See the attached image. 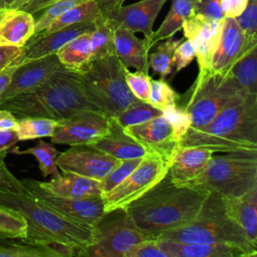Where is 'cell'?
Masks as SVG:
<instances>
[{
	"label": "cell",
	"mask_w": 257,
	"mask_h": 257,
	"mask_svg": "<svg viewBox=\"0 0 257 257\" xmlns=\"http://www.w3.org/2000/svg\"><path fill=\"white\" fill-rule=\"evenodd\" d=\"M151 77L149 73L137 70L132 72L125 68V81L132 93L140 100L149 103Z\"/></svg>",
	"instance_id": "obj_41"
},
{
	"label": "cell",
	"mask_w": 257,
	"mask_h": 257,
	"mask_svg": "<svg viewBox=\"0 0 257 257\" xmlns=\"http://www.w3.org/2000/svg\"><path fill=\"white\" fill-rule=\"evenodd\" d=\"M168 171V161L159 155L147 153L137 168L120 184L101 197L105 213L116 209H125L158 184Z\"/></svg>",
	"instance_id": "obj_10"
},
{
	"label": "cell",
	"mask_w": 257,
	"mask_h": 257,
	"mask_svg": "<svg viewBox=\"0 0 257 257\" xmlns=\"http://www.w3.org/2000/svg\"><path fill=\"white\" fill-rule=\"evenodd\" d=\"M183 39L167 38L157 46L154 52L149 54V66L163 79L172 72L175 51Z\"/></svg>",
	"instance_id": "obj_35"
},
{
	"label": "cell",
	"mask_w": 257,
	"mask_h": 257,
	"mask_svg": "<svg viewBox=\"0 0 257 257\" xmlns=\"http://www.w3.org/2000/svg\"><path fill=\"white\" fill-rule=\"evenodd\" d=\"M168 0H141L137 3L114 9L104 16L113 29L123 28L131 32H141L148 39L153 33L154 22Z\"/></svg>",
	"instance_id": "obj_16"
},
{
	"label": "cell",
	"mask_w": 257,
	"mask_h": 257,
	"mask_svg": "<svg viewBox=\"0 0 257 257\" xmlns=\"http://www.w3.org/2000/svg\"><path fill=\"white\" fill-rule=\"evenodd\" d=\"M15 0H5V7H10Z\"/></svg>",
	"instance_id": "obj_56"
},
{
	"label": "cell",
	"mask_w": 257,
	"mask_h": 257,
	"mask_svg": "<svg viewBox=\"0 0 257 257\" xmlns=\"http://www.w3.org/2000/svg\"><path fill=\"white\" fill-rule=\"evenodd\" d=\"M8 150L0 151V194H20L25 191L22 180L16 178L8 169L5 159Z\"/></svg>",
	"instance_id": "obj_42"
},
{
	"label": "cell",
	"mask_w": 257,
	"mask_h": 257,
	"mask_svg": "<svg viewBox=\"0 0 257 257\" xmlns=\"http://www.w3.org/2000/svg\"><path fill=\"white\" fill-rule=\"evenodd\" d=\"M224 19L214 20L193 13L182 26L184 38L189 39L195 48L199 70L211 68L212 58L220 41Z\"/></svg>",
	"instance_id": "obj_14"
},
{
	"label": "cell",
	"mask_w": 257,
	"mask_h": 257,
	"mask_svg": "<svg viewBox=\"0 0 257 257\" xmlns=\"http://www.w3.org/2000/svg\"><path fill=\"white\" fill-rule=\"evenodd\" d=\"M157 239L184 243L225 244L242 249L248 257L257 254L243 229L229 215L224 196L209 192L195 218L184 226L160 234Z\"/></svg>",
	"instance_id": "obj_5"
},
{
	"label": "cell",
	"mask_w": 257,
	"mask_h": 257,
	"mask_svg": "<svg viewBox=\"0 0 257 257\" xmlns=\"http://www.w3.org/2000/svg\"><path fill=\"white\" fill-rule=\"evenodd\" d=\"M100 14L101 12L95 0H83L55 19L42 32H53L65 26L84 21L93 22Z\"/></svg>",
	"instance_id": "obj_32"
},
{
	"label": "cell",
	"mask_w": 257,
	"mask_h": 257,
	"mask_svg": "<svg viewBox=\"0 0 257 257\" xmlns=\"http://www.w3.org/2000/svg\"><path fill=\"white\" fill-rule=\"evenodd\" d=\"M5 8V0H0V13Z\"/></svg>",
	"instance_id": "obj_55"
},
{
	"label": "cell",
	"mask_w": 257,
	"mask_h": 257,
	"mask_svg": "<svg viewBox=\"0 0 257 257\" xmlns=\"http://www.w3.org/2000/svg\"><path fill=\"white\" fill-rule=\"evenodd\" d=\"M194 13L214 20L225 18L221 9V0H197Z\"/></svg>",
	"instance_id": "obj_47"
},
{
	"label": "cell",
	"mask_w": 257,
	"mask_h": 257,
	"mask_svg": "<svg viewBox=\"0 0 257 257\" xmlns=\"http://www.w3.org/2000/svg\"><path fill=\"white\" fill-rule=\"evenodd\" d=\"M22 51L23 47L0 45V71L18 59Z\"/></svg>",
	"instance_id": "obj_49"
},
{
	"label": "cell",
	"mask_w": 257,
	"mask_h": 257,
	"mask_svg": "<svg viewBox=\"0 0 257 257\" xmlns=\"http://www.w3.org/2000/svg\"><path fill=\"white\" fill-rule=\"evenodd\" d=\"M125 68L116 54H112L89 60L78 69L86 98L108 117L116 116L142 101L132 93L126 84Z\"/></svg>",
	"instance_id": "obj_6"
},
{
	"label": "cell",
	"mask_w": 257,
	"mask_h": 257,
	"mask_svg": "<svg viewBox=\"0 0 257 257\" xmlns=\"http://www.w3.org/2000/svg\"><path fill=\"white\" fill-rule=\"evenodd\" d=\"M227 211L243 229L250 241L257 245V184L239 197H225Z\"/></svg>",
	"instance_id": "obj_25"
},
{
	"label": "cell",
	"mask_w": 257,
	"mask_h": 257,
	"mask_svg": "<svg viewBox=\"0 0 257 257\" xmlns=\"http://www.w3.org/2000/svg\"><path fill=\"white\" fill-rule=\"evenodd\" d=\"M163 112H164V115L171 122L174 130L175 137L180 143V141L188 132L191 125V119L189 114L182 107L178 105L167 108Z\"/></svg>",
	"instance_id": "obj_44"
},
{
	"label": "cell",
	"mask_w": 257,
	"mask_h": 257,
	"mask_svg": "<svg viewBox=\"0 0 257 257\" xmlns=\"http://www.w3.org/2000/svg\"><path fill=\"white\" fill-rule=\"evenodd\" d=\"M17 118L39 116L54 120L65 119L81 110L99 111L87 98L78 70L60 65L38 88L0 102Z\"/></svg>",
	"instance_id": "obj_2"
},
{
	"label": "cell",
	"mask_w": 257,
	"mask_h": 257,
	"mask_svg": "<svg viewBox=\"0 0 257 257\" xmlns=\"http://www.w3.org/2000/svg\"><path fill=\"white\" fill-rule=\"evenodd\" d=\"M247 3L248 0H221V9L224 17L236 18L244 11Z\"/></svg>",
	"instance_id": "obj_48"
},
{
	"label": "cell",
	"mask_w": 257,
	"mask_h": 257,
	"mask_svg": "<svg viewBox=\"0 0 257 257\" xmlns=\"http://www.w3.org/2000/svg\"><path fill=\"white\" fill-rule=\"evenodd\" d=\"M94 29L90 33L91 57L92 59L102 58L115 54L113 41V28L107 18L100 14L94 21Z\"/></svg>",
	"instance_id": "obj_31"
},
{
	"label": "cell",
	"mask_w": 257,
	"mask_h": 257,
	"mask_svg": "<svg viewBox=\"0 0 257 257\" xmlns=\"http://www.w3.org/2000/svg\"><path fill=\"white\" fill-rule=\"evenodd\" d=\"M234 19L249 40L257 41V0H248L244 11Z\"/></svg>",
	"instance_id": "obj_43"
},
{
	"label": "cell",
	"mask_w": 257,
	"mask_h": 257,
	"mask_svg": "<svg viewBox=\"0 0 257 257\" xmlns=\"http://www.w3.org/2000/svg\"><path fill=\"white\" fill-rule=\"evenodd\" d=\"M257 184V150L226 153L210 159L188 186L225 197H239Z\"/></svg>",
	"instance_id": "obj_7"
},
{
	"label": "cell",
	"mask_w": 257,
	"mask_h": 257,
	"mask_svg": "<svg viewBox=\"0 0 257 257\" xmlns=\"http://www.w3.org/2000/svg\"><path fill=\"white\" fill-rule=\"evenodd\" d=\"M197 0H172V6L165 20L158 30L153 31L150 38L146 39L148 48L151 49L158 42L173 37L176 32L182 29L184 22L194 13Z\"/></svg>",
	"instance_id": "obj_28"
},
{
	"label": "cell",
	"mask_w": 257,
	"mask_h": 257,
	"mask_svg": "<svg viewBox=\"0 0 257 257\" xmlns=\"http://www.w3.org/2000/svg\"><path fill=\"white\" fill-rule=\"evenodd\" d=\"M239 86L250 94H257V46L248 50L229 70Z\"/></svg>",
	"instance_id": "obj_30"
},
{
	"label": "cell",
	"mask_w": 257,
	"mask_h": 257,
	"mask_svg": "<svg viewBox=\"0 0 257 257\" xmlns=\"http://www.w3.org/2000/svg\"><path fill=\"white\" fill-rule=\"evenodd\" d=\"M18 141L19 140L14 130L0 131V151L10 150Z\"/></svg>",
	"instance_id": "obj_51"
},
{
	"label": "cell",
	"mask_w": 257,
	"mask_h": 257,
	"mask_svg": "<svg viewBox=\"0 0 257 257\" xmlns=\"http://www.w3.org/2000/svg\"><path fill=\"white\" fill-rule=\"evenodd\" d=\"M87 146L119 161L143 158L147 154L142 144L133 137L125 127L120 125L113 116H109V124L106 134Z\"/></svg>",
	"instance_id": "obj_21"
},
{
	"label": "cell",
	"mask_w": 257,
	"mask_h": 257,
	"mask_svg": "<svg viewBox=\"0 0 257 257\" xmlns=\"http://www.w3.org/2000/svg\"><path fill=\"white\" fill-rule=\"evenodd\" d=\"M98 4L99 10L102 15H105L114 9L120 7L125 0H95Z\"/></svg>",
	"instance_id": "obj_53"
},
{
	"label": "cell",
	"mask_w": 257,
	"mask_h": 257,
	"mask_svg": "<svg viewBox=\"0 0 257 257\" xmlns=\"http://www.w3.org/2000/svg\"><path fill=\"white\" fill-rule=\"evenodd\" d=\"M37 0H15L12 4H11V8H15V9H21L24 10L26 12L31 13L32 12V8L34 6V4L36 3Z\"/></svg>",
	"instance_id": "obj_54"
},
{
	"label": "cell",
	"mask_w": 257,
	"mask_h": 257,
	"mask_svg": "<svg viewBox=\"0 0 257 257\" xmlns=\"http://www.w3.org/2000/svg\"><path fill=\"white\" fill-rule=\"evenodd\" d=\"M125 128L142 144L147 153L159 155L169 163L179 146L173 126L164 114Z\"/></svg>",
	"instance_id": "obj_17"
},
{
	"label": "cell",
	"mask_w": 257,
	"mask_h": 257,
	"mask_svg": "<svg viewBox=\"0 0 257 257\" xmlns=\"http://www.w3.org/2000/svg\"><path fill=\"white\" fill-rule=\"evenodd\" d=\"M108 124L109 117L102 112L81 110L59 120L50 139L59 145H89L106 134Z\"/></svg>",
	"instance_id": "obj_12"
},
{
	"label": "cell",
	"mask_w": 257,
	"mask_h": 257,
	"mask_svg": "<svg viewBox=\"0 0 257 257\" xmlns=\"http://www.w3.org/2000/svg\"><path fill=\"white\" fill-rule=\"evenodd\" d=\"M8 151H10V153L12 154L33 156L38 162V167L43 178H46L48 176L57 177L60 175L59 169L56 164V158L59 155V152L51 144L43 140H39L34 147L28 148L23 151L18 150V148H11V150Z\"/></svg>",
	"instance_id": "obj_33"
},
{
	"label": "cell",
	"mask_w": 257,
	"mask_h": 257,
	"mask_svg": "<svg viewBox=\"0 0 257 257\" xmlns=\"http://www.w3.org/2000/svg\"><path fill=\"white\" fill-rule=\"evenodd\" d=\"M27 233V222L18 211L0 204V238L24 239Z\"/></svg>",
	"instance_id": "obj_36"
},
{
	"label": "cell",
	"mask_w": 257,
	"mask_h": 257,
	"mask_svg": "<svg viewBox=\"0 0 257 257\" xmlns=\"http://www.w3.org/2000/svg\"><path fill=\"white\" fill-rule=\"evenodd\" d=\"M120 161L87 145L71 146L56 158L58 169L97 181L102 180Z\"/></svg>",
	"instance_id": "obj_13"
},
{
	"label": "cell",
	"mask_w": 257,
	"mask_h": 257,
	"mask_svg": "<svg viewBox=\"0 0 257 257\" xmlns=\"http://www.w3.org/2000/svg\"><path fill=\"white\" fill-rule=\"evenodd\" d=\"M124 257H170L159 245L157 238L143 241L134 246Z\"/></svg>",
	"instance_id": "obj_45"
},
{
	"label": "cell",
	"mask_w": 257,
	"mask_h": 257,
	"mask_svg": "<svg viewBox=\"0 0 257 257\" xmlns=\"http://www.w3.org/2000/svg\"><path fill=\"white\" fill-rule=\"evenodd\" d=\"M179 146L201 147L213 153L257 150V94L223 108L200 130H188Z\"/></svg>",
	"instance_id": "obj_3"
},
{
	"label": "cell",
	"mask_w": 257,
	"mask_h": 257,
	"mask_svg": "<svg viewBox=\"0 0 257 257\" xmlns=\"http://www.w3.org/2000/svg\"><path fill=\"white\" fill-rule=\"evenodd\" d=\"M77 256V251L59 243L43 244L20 240L0 244V257H69Z\"/></svg>",
	"instance_id": "obj_27"
},
{
	"label": "cell",
	"mask_w": 257,
	"mask_h": 257,
	"mask_svg": "<svg viewBox=\"0 0 257 257\" xmlns=\"http://www.w3.org/2000/svg\"><path fill=\"white\" fill-rule=\"evenodd\" d=\"M38 184L43 189L65 198L89 199L101 197L99 181L73 173L62 172V174L53 177L50 181H38Z\"/></svg>",
	"instance_id": "obj_23"
},
{
	"label": "cell",
	"mask_w": 257,
	"mask_h": 257,
	"mask_svg": "<svg viewBox=\"0 0 257 257\" xmlns=\"http://www.w3.org/2000/svg\"><path fill=\"white\" fill-rule=\"evenodd\" d=\"M163 114L164 112L161 109L153 106L148 102L140 101L127 107L126 109H124L119 114L113 117L120 125H122L123 127H127L131 125L148 121L152 118H155Z\"/></svg>",
	"instance_id": "obj_37"
},
{
	"label": "cell",
	"mask_w": 257,
	"mask_h": 257,
	"mask_svg": "<svg viewBox=\"0 0 257 257\" xmlns=\"http://www.w3.org/2000/svg\"><path fill=\"white\" fill-rule=\"evenodd\" d=\"M17 117L10 110L0 107V131L14 130L17 124Z\"/></svg>",
	"instance_id": "obj_50"
},
{
	"label": "cell",
	"mask_w": 257,
	"mask_h": 257,
	"mask_svg": "<svg viewBox=\"0 0 257 257\" xmlns=\"http://www.w3.org/2000/svg\"><path fill=\"white\" fill-rule=\"evenodd\" d=\"M93 29L94 22L84 21L65 26L53 32H40L34 34L23 46V51L20 57L13 63L18 64L27 60L56 54V52L67 42L84 32H91Z\"/></svg>",
	"instance_id": "obj_18"
},
{
	"label": "cell",
	"mask_w": 257,
	"mask_h": 257,
	"mask_svg": "<svg viewBox=\"0 0 257 257\" xmlns=\"http://www.w3.org/2000/svg\"><path fill=\"white\" fill-rule=\"evenodd\" d=\"M247 94L229 72L221 73L211 68L199 70L189 90L187 103L181 106L190 116L189 130L206 126L223 108Z\"/></svg>",
	"instance_id": "obj_8"
},
{
	"label": "cell",
	"mask_w": 257,
	"mask_h": 257,
	"mask_svg": "<svg viewBox=\"0 0 257 257\" xmlns=\"http://www.w3.org/2000/svg\"><path fill=\"white\" fill-rule=\"evenodd\" d=\"M0 204L21 213L27 222L24 239L32 243H59L79 253L91 244L93 226L78 223L60 216L37 202L25 189L20 194H0Z\"/></svg>",
	"instance_id": "obj_4"
},
{
	"label": "cell",
	"mask_w": 257,
	"mask_h": 257,
	"mask_svg": "<svg viewBox=\"0 0 257 257\" xmlns=\"http://www.w3.org/2000/svg\"><path fill=\"white\" fill-rule=\"evenodd\" d=\"M179 94L162 78L151 79L149 103L164 111L177 105Z\"/></svg>",
	"instance_id": "obj_38"
},
{
	"label": "cell",
	"mask_w": 257,
	"mask_h": 257,
	"mask_svg": "<svg viewBox=\"0 0 257 257\" xmlns=\"http://www.w3.org/2000/svg\"><path fill=\"white\" fill-rule=\"evenodd\" d=\"M196 58V51L192 42L186 38L178 45L174 55V65L176 66V72L188 66Z\"/></svg>",
	"instance_id": "obj_46"
},
{
	"label": "cell",
	"mask_w": 257,
	"mask_h": 257,
	"mask_svg": "<svg viewBox=\"0 0 257 257\" xmlns=\"http://www.w3.org/2000/svg\"><path fill=\"white\" fill-rule=\"evenodd\" d=\"M58 121L39 116H24L17 119L14 128L19 141H29L42 138H50Z\"/></svg>",
	"instance_id": "obj_34"
},
{
	"label": "cell",
	"mask_w": 257,
	"mask_h": 257,
	"mask_svg": "<svg viewBox=\"0 0 257 257\" xmlns=\"http://www.w3.org/2000/svg\"><path fill=\"white\" fill-rule=\"evenodd\" d=\"M15 67H16V64L11 63L10 65L6 66L4 69H2L0 71V100H1V97L4 93V91L6 90L7 86L10 83V80H11L12 74L15 70Z\"/></svg>",
	"instance_id": "obj_52"
},
{
	"label": "cell",
	"mask_w": 257,
	"mask_h": 257,
	"mask_svg": "<svg viewBox=\"0 0 257 257\" xmlns=\"http://www.w3.org/2000/svg\"><path fill=\"white\" fill-rule=\"evenodd\" d=\"M34 31L33 14L11 7H5L0 13V45L23 47Z\"/></svg>",
	"instance_id": "obj_22"
},
{
	"label": "cell",
	"mask_w": 257,
	"mask_h": 257,
	"mask_svg": "<svg viewBox=\"0 0 257 257\" xmlns=\"http://www.w3.org/2000/svg\"><path fill=\"white\" fill-rule=\"evenodd\" d=\"M82 1L83 0H57L45 7L40 11L42 12L41 15L35 20L34 34L45 30L55 19Z\"/></svg>",
	"instance_id": "obj_40"
},
{
	"label": "cell",
	"mask_w": 257,
	"mask_h": 257,
	"mask_svg": "<svg viewBox=\"0 0 257 257\" xmlns=\"http://www.w3.org/2000/svg\"><path fill=\"white\" fill-rule=\"evenodd\" d=\"M257 41L249 40L234 18L225 17L218 47L211 62V69L228 73L234 63L252 47Z\"/></svg>",
	"instance_id": "obj_19"
},
{
	"label": "cell",
	"mask_w": 257,
	"mask_h": 257,
	"mask_svg": "<svg viewBox=\"0 0 257 257\" xmlns=\"http://www.w3.org/2000/svg\"><path fill=\"white\" fill-rule=\"evenodd\" d=\"M160 247L170 257H248L240 248L225 244L184 243L157 239Z\"/></svg>",
	"instance_id": "obj_26"
},
{
	"label": "cell",
	"mask_w": 257,
	"mask_h": 257,
	"mask_svg": "<svg viewBox=\"0 0 257 257\" xmlns=\"http://www.w3.org/2000/svg\"><path fill=\"white\" fill-rule=\"evenodd\" d=\"M91 32H84L76 36L56 52L57 58L62 65L78 70L90 60Z\"/></svg>",
	"instance_id": "obj_29"
},
{
	"label": "cell",
	"mask_w": 257,
	"mask_h": 257,
	"mask_svg": "<svg viewBox=\"0 0 257 257\" xmlns=\"http://www.w3.org/2000/svg\"><path fill=\"white\" fill-rule=\"evenodd\" d=\"M93 228L91 244L78 256L124 257L137 244L156 238L140 229L125 209L106 212Z\"/></svg>",
	"instance_id": "obj_9"
},
{
	"label": "cell",
	"mask_w": 257,
	"mask_h": 257,
	"mask_svg": "<svg viewBox=\"0 0 257 257\" xmlns=\"http://www.w3.org/2000/svg\"><path fill=\"white\" fill-rule=\"evenodd\" d=\"M207 192L188 185L174 184L168 173L125 210L142 230L158 237L192 221L199 212Z\"/></svg>",
	"instance_id": "obj_1"
},
{
	"label": "cell",
	"mask_w": 257,
	"mask_h": 257,
	"mask_svg": "<svg viewBox=\"0 0 257 257\" xmlns=\"http://www.w3.org/2000/svg\"><path fill=\"white\" fill-rule=\"evenodd\" d=\"M141 161L142 158L120 161L102 180L99 181L101 197L120 184L137 168Z\"/></svg>",
	"instance_id": "obj_39"
},
{
	"label": "cell",
	"mask_w": 257,
	"mask_h": 257,
	"mask_svg": "<svg viewBox=\"0 0 257 257\" xmlns=\"http://www.w3.org/2000/svg\"><path fill=\"white\" fill-rule=\"evenodd\" d=\"M115 54L126 68L149 73V51L146 39H141L123 28L113 30Z\"/></svg>",
	"instance_id": "obj_24"
},
{
	"label": "cell",
	"mask_w": 257,
	"mask_h": 257,
	"mask_svg": "<svg viewBox=\"0 0 257 257\" xmlns=\"http://www.w3.org/2000/svg\"><path fill=\"white\" fill-rule=\"evenodd\" d=\"M213 154L206 148L178 146L169 163L171 181L179 186L188 185L203 172Z\"/></svg>",
	"instance_id": "obj_20"
},
{
	"label": "cell",
	"mask_w": 257,
	"mask_h": 257,
	"mask_svg": "<svg viewBox=\"0 0 257 257\" xmlns=\"http://www.w3.org/2000/svg\"><path fill=\"white\" fill-rule=\"evenodd\" d=\"M9 240H6V239H1L0 238V244H3V243H7Z\"/></svg>",
	"instance_id": "obj_57"
},
{
	"label": "cell",
	"mask_w": 257,
	"mask_h": 257,
	"mask_svg": "<svg viewBox=\"0 0 257 257\" xmlns=\"http://www.w3.org/2000/svg\"><path fill=\"white\" fill-rule=\"evenodd\" d=\"M60 65L61 63L56 54H50L16 64L10 83L4 91L0 102L38 88Z\"/></svg>",
	"instance_id": "obj_15"
},
{
	"label": "cell",
	"mask_w": 257,
	"mask_h": 257,
	"mask_svg": "<svg viewBox=\"0 0 257 257\" xmlns=\"http://www.w3.org/2000/svg\"><path fill=\"white\" fill-rule=\"evenodd\" d=\"M26 191L40 204L69 220L94 226L105 214L101 197L89 199H70L55 195L33 179L22 180Z\"/></svg>",
	"instance_id": "obj_11"
}]
</instances>
